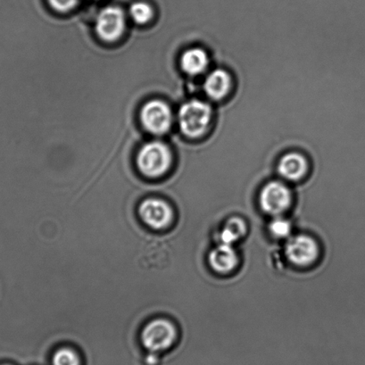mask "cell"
I'll list each match as a JSON object with an SVG mask.
<instances>
[{
    "mask_svg": "<svg viewBox=\"0 0 365 365\" xmlns=\"http://www.w3.org/2000/svg\"><path fill=\"white\" fill-rule=\"evenodd\" d=\"M212 111L210 105L193 99L180 106L178 119L180 130L184 135L198 138L207 132L210 125Z\"/></svg>",
    "mask_w": 365,
    "mask_h": 365,
    "instance_id": "cell-1",
    "label": "cell"
},
{
    "mask_svg": "<svg viewBox=\"0 0 365 365\" xmlns=\"http://www.w3.org/2000/svg\"><path fill=\"white\" fill-rule=\"evenodd\" d=\"M138 168L145 176L158 178L168 171L172 164L169 148L160 141L144 145L138 154Z\"/></svg>",
    "mask_w": 365,
    "mask_h": 365,
    "instance_id": "cell-2",
    "label": "cell"
},
{
    "mask_svg": "<svg viewBox=\"0 0 365 365\" xmlns=\"http://www.w3.org/2000/svg\"><path fill=\"white\" fill-rule=\"evenodd\" d=\"M177 339L175 326L165 319H158L145 326L141 341L151 353L164 352L171 349Z\"/></svg>",
    "mask_w": 365,
    "mask_h": 365,
    "instance_id": "cell-3",
    "label": "cell"
},
{
    "mask_svg": "<svg viewBox=\"0 0 365 365\" xmlns=\"http://www.w3.org/2000/svg\"><path fill=\"white\" fill-rule=\"evenodd\" d=\"M259 204L267 215L279 216L292 204V191L282 182H269L261 190Z\"/></svg>",
    "mask_w": 365,
    "mask_h": 365,
    "instance_id": "cell-4",
    "label": "cell"
},
{
    "mask_svg": "<svg viewBox=\"0 0 365 365\" xmlns=\"http://www.w3.org/2000/svg\"><path fill=\"white\" fill-rule=\"evenodd\" d=\"M287 259L297 267H309L319 256V247L313 237L296 235L289 237L285 247Z\"/></svg>",
    "mask_w": 365,
    "mask_h": 365,
    "instance_id": "cell-5",
    "label": "cell"
},
{
    "mask_svg": "<svg viewBox=\"0 0 365 365\" xmlns=\"http://www.w3.org/2000/svg\"><path fill=\"white\" fill-rule=\"evenodd\" d=\"M141 122L148 132L161 135L168 132L172 125V111L161 101L148 102L141 110Z\"/></svg>",
    "mask_w": 365,
    "mask_h": 365,
    "instance_id": "cell-6",
    "label": "cell"
},
{
    "mask_svg": "<svg viewBox=\"0 0 365 365\" xmlns=\"http://www.w3.org/2000/svg\"><path fill=\"white\" fill-rule=\"evenodd\" d=\"M125 28V14L117 6H108L102 9L96 20V31L105 41H116L123 34Z\"/></svg>",
    "mask_w": 365,
    "mask_h": 365,
    "instance_id": "cell-7",
    "label": "cell"
},
{
    "mask_svg": "<svg viewBox=\"0 0 365 365\" xmlns=\"http://www.w3.org/2000/svg\"><path fill=\"white\" fill-rule=\"evenodd\" d=\"M139 212L143 221L154 230H164L171 225L173 212L169 204L150 198L141 203Z\"/></svg>",
    "mask_w": 365,
    "mask_h": 365,
    "instance_id": "cell-8",
    "label": "cell"
},
{
    "mask_svg": "<svg viewBox=\"0 0 365 365\" xmlns=\"http://www.w3.org/2000/svg\"><path fill=\"white\" fill-rule=\"evenodd\" d=\"M210 267L217 274H230L237 267L239 257L233 246L220 244L208 256Z\"/></svg>",
    "mask_w": 365,
    "mask_h": 365,
    "instance_id": "cell-9",
    "label": "cell"
},
{
    "mask_svg": "<svg viewBox=\"0 0 365 365\" xmlns=\"http://www.w3.org/2000/svg\"><path fill=\"white\" fill-rule=\"evenodd\" d=\"M308 171V163L303 155L297 152L283 155L278 165L279 175L285 180L297 182L303 179Z\"/></svg>",
    "mask_w": 365,
    "mask_h": 365,
    "instance_id": "cell-10",
    "label": "cell"
},
{
    "mask_svg": "<svg viewBox=\"0 0 365 365\" xmlns=\"http://www.w3.org/2000/svg\"><path fill=\"white\" fill-rule=\"evenodd\" d=\"M232 87V77L225 70L216 69L208 74L205 81V94L212 101H222L228 95Z\"/></svg>",
    "mask_w": 365,
    "mask_h": 365,
    "instance_id": "cell-11",
    "label": "cell"
},
{
    "mask_svg": "<svg viewBox=\"0 0 365 365\" xmlns=\"http://www.w3.org/2000/svg\"><path fill=\"white\" fill-rule=\"evenodd\" d=\"M209 65L207 53L204 49L195 48L187 49L180 58L182 68L190 76H196L203 73Z\"/></svg>",
    "mask_w": 365,
    "mask_h": 365,
    "instance_id": "cell-12",
    "label": "cell"
},
{
    "mask_svg": "<svg viewBox=\"0 0 365 365\" xmlns=\"http://www.w3.org/2000/svg\"><path fill=\"white\" fill-rule=\"evenodd\" d=\"M247 232L245 222L240 218H230L223 226L220 239L221 243L233 246L240 240L242 239Z\"/></svg>",
    "mask_w": 365,
    "mask_h": 365,
    "instance_id": "cell-13",
    "label": "cell"
},
{
    "mask_svg": "<svg viewBox=\"0 0 365 365\" xmlns=\"http://www.w3.org/2000/svg\"><path fill=\"white\" fill-rule=\"evenodd\" d=\"M130 16L134 22L143 24L148 23L152 19L153 10L147 3L136 2L130 6Z\"/></svg>",
    "mask_w": 365,
    "mask_h": 365,
    "instance_id": "cell-14",
    "label": "cell"
},
{
    "mask_svg": "<svg viewBox=\"0 0 365 365\" xmlns=\"http://www.w3.org/2000/svg\"><path fill=\"white\" fill-rule=\"evenodd\" d=\"M53 365H81L79 356L76 352L70 349H61L53 356Z\"/></svg>",
    "mask_w": 365,
    "mask_h": 365,
    "instance_id": "cell-15",
    "label": "cell"
},
{
    "mask_svg": "<svg viewBox=\"0 0 365 365\" xmlns=\"http://www.w3.org/2000/svg\"><path fill=\"white\" fill-rule=\"evenodd\" d=\"M269 230H270L272 236L278 237V239H286L292 233V223L288 220L276 216V218L269 226Z\"/></svg>",
    "mask_w": 365,
    "mask_h": 365,
    "instance_id": "cell-16",
    "label": "cell"
},
{
    "mask_svg": "<svg viewBox=\"0 0 365 365\" xmlns=\"http://www.w3.org/2000/svg\"><path fill=\"white\" fill-rule=\"evenodd\" d=\"M52 8L58 12H68L76 6L78 0H48Z\"/></svg>",
    "mask_w": 365,
    "mask_h": 365,
    "instance_id": "cell-17",
    "label": "cell"
},
{
    "mask_svg": "<svg viewBox=\"0 0 365 365\" xmlns=\"http://www.w3.org/2000/svg\"><path fill=\"white\" fill-rule=\"evenodd\" d=\"M0 365H10V364H0Z\"/></svg>",
    "mask_w": 365,
    "mask_h": 365,
    "instance_id": "cell-18",
    "label": "cell"
}]
</instances>
